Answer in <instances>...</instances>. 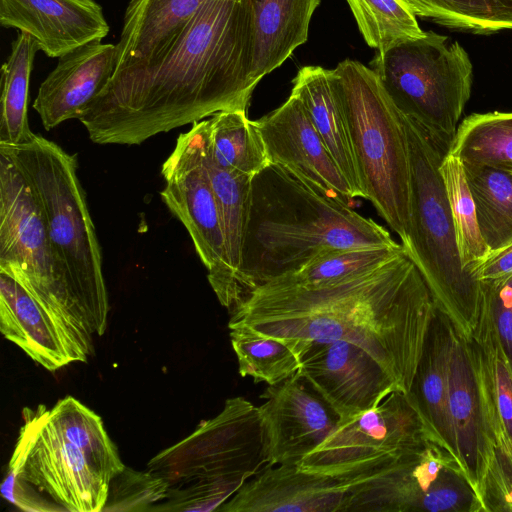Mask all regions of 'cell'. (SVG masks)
Wrapping results in <instances>:
<instances>
[{
	"mask_svg": "<svg viewBox=\"0 0 512 512\" xmlns=\"http://www.w3.org/2000/svg\"><path fill=\"white\" fill-rule=\"evenodd\" d=\"M291 93L303 104L313 126L357 197H364L333 70L304 66Z\"/></svg>",
	"mask_w": 512,
	"mask_h": 512,
	"instance_id": "cb8c5ba5",
	"label": "cell"
},
{
	"mask_svg": "<svg viewBox=\"0 0 512 512\" xmlns=\"http://www.w3.org/2000/svg\"><path fill=\"white\" fill-rule=\"evenodd\" d=\"M439 170L444 181L461 262L470 274L486 258L490 249L479 229L475 203L462 161L447 153Z\"/></svg>",
	"mask_w": 512,
	"mask_h": 512,
	"instance_id": "836d02e7",
	"label": "cell"
},
{
	"mask_svg": "<svg viewBox=\"0 0 512 512\" xmlns=\"http://www.w3.org/2000/svg\"><path fill=\"white\" fill-rule=\"evenodd\" d=\"M370 68L402 114L450 147L473 79L470 58L457 41L425 32L377 51Z\"/></svg>",
	"mask_w": 512,
	"mask_h": 512,
	"instance_id": "9c48e42d",
	"label": "cell"
},
{
	"mask_svg": "<svg viewBox=\"0 0 512 512\" xmlns=\"http://www.w3.org/2000/svg\"><path fill=\"white\" fill-rule=\"evenodd\" d=\"M403 250L401 244L329 250L300 270L267 284L302 288L326 286L374 269Z\"/></svg>",
	"mask_w": 512,
	"mask_h": 512,
	"instance_id": "d6a6232c",
	"label": "cell"
},
{
	"mask_svg": "<svg viewBox=\"0 0 512 512\" xmlns=\"http://www.w3.org/2000/svg\"><path fill=\"white\" fill-rule=\"evenodd\" d=\"M363 198L409 243L411 172L401 112L374 71L345 59L333 69Z\"/></svg>",
	"mask_w": 512,
	"mask_h": 512,
	"instance_id": "ba28073f",
	"label": "cell"
},
{
	"mask_svg": "<svg viewBox=\"0 0 512 512\" xmlns=\"http://www.w3.org/2000/svg\"><path fill=\"white\" fill-rule=\"evenodd\" d=\"M365 42L383 52L394 44L425 35L404 0H346Z\"/></svg>",
	"mask_w": 512,
	"mask_h": 512,
	"instance_id": "d590c367",
	"label": "cell"
},
{
	"mask_svg": "<svg viewBox=\"0 0 512 512\" xmlns=\"http://www.w3.org/2000/svg\"><path fill=\"white\" fill-rule=\"evenodd\" d=\"M463 165L481 235L490 251L497 250L512 242V174L484 165Z\"/></svg>",
	"mask_w": 512,
	"mask_h": 512,
	"instance_id": "f546056e",
	"label": "cell"
},
{
	"mask_svg": "<svg viewBox=\"0 0 512 512\" xmlns=\"http://www.w3.org/2000/svg\"><path fill=\"white\" fill-rule=\"evenodd\" d=\"M270 163L277 164L326 195L350 205L357 196L292 93L278 108L255 120Z\"/></svg>",
	"mask_w": 512,
	"mask_h": 512,
	"instance_id": "2e32d148",
	"label": "cell"
},
{
	"mask_svg": "<svg viewBox=\"0 0 512 512\" xmlns=\"http://www.w3.org/2000/svg\"><path fill=\"white\" fill-rule=\"evenodd\" d=\"M0 151L18 168L41 210L65 315L91 336H101L110 307L77 155L34 133L18 145L0 144Z\"/></svg>",
	"mask_w": 512,
	"mask_h": 512,
	"instance_id": "5b68a950",
	"label": "cell"
},
{
	"mask_svg": "<svg viewBox=\"0 0 512 512\" xmlns=\"http://www.w3.org/2000/svg\"><path fill=\"white\" fill-rule=\"evenodd\" d=\"M348 494L335 478L297 464L269 466L223 503L220 512H347Z\"/></svg>",
	"mask_w": 512,
	"mask_h": 512,
	"instance_id": "ffe728a7",
	"label": "cell"
},
{
	"mask_svg": "<svg viewBox=\"0 0 512 512\" xmlns=\"http://www.w3.org/2000/svg\"><path fill=\"white\" fill-rule=\"evenodd\" d=\"M450 350L451 323L436 311L408 393L416 401L442 446L459 461L448 403Z\"/></svg>",
	"mask_w": 512,
	"mask_h": 512,
	"instance_id": "484cf974",
	"label": "cell"
},
{
	"mask_svg": "<svg viewBox=\"0 0 512 512\" xmlns=\"http://www.w3.org/2000/svg\"><path fill=\"white\" fill-rule=\"evenodd\" d=\"M341 483L347 512L481 511L459 461L434 440Z\"/></svg>",
	"mask_w": 512,
	"mask_h": 512,
	"instance_id": "30bf717a",
	"label": "cell"
},
{
	"mask_svg": "<svg viewBox=\"0 0 512 512\" xmlns=\"http://www.w3.org/2000/svg\"><path fill=\"white\" fill-rule=\"evenodd\" d=\"M0 331L51 372L86 362L91 352L90 334L4 271H0Z\"/></svg>",
	"mask_w": 512,
	"mask_h": 512,
	"instance_id": "9a60e30c",
	"label": "cell"
},
{
	"mask_svg": "<svg viewBox=\"0 0 512 512\" xmlns=\"http://www.w3.org/2000/svg\"><path fill=\"white\" fill-rule=\"evenodd\" d=\"M477 282L494 281L512 275V242L494 250L470 271Z\"/></svg>",
	"mask_w": 512,
	"mask_h": 512,
	"instance_id": "f35d334b",
	"label": "cell"
},
{
	"mask_svg": "<svg viewBox=\"0 0 512 512\" xmlns=\"http://www.w3.org/2000/svg\"><path fill=\"white\" fill-rule=\"evenodd\" d=\"M22 414L2 497L24 511L101 512L125 468L101 417L72 396Z\"/></svg>",
	"mask_w": 512,
	"mask_h": 512,
	"instance_id": "277c9868",
	"label": "cell"
},
{
	"mask_svg": "<svg viewBox=\"0 0 512 512\" xmlns=\"http://www.w3.org/2000/svg\"><path fill=\"white\" fill-rule=\"evenodd\" d=\"M448 153L463 163L512 174V112L473 113L459 124Z\"/></svg>",
	"mask_w": 512,
	"mask_h": 512,
	"instance_id": "4dcf8cb0",
	"label": "cell"
},
{
	"mask_svg": "<svg viewBox=\"0 0 512 512\" xmlns=\"http://www.w3.org/2000/svg\"><path fill=\"white\" fill-rule=\"evenodd\" d=\"M37 44L31 35L20 32L11 53L1 67L0 144L18 145L33 132L27 119L30 75Z\"/></svg>",
	"mask_w": 512,
	"mask_h": 512,
	"instance_id": "f1b7e54d",
	"label": "cell"
},
{
	"mask_svg": "<svg viewBox=\"0 0 512 512\" xmlns=\"http://www.w3.org/2000/svg\"><path fill=\"white\" fill-rule=\"evenodd\" d=\"M116 69V45L93 41L59 58L41 83L33 108L48 131L79 119Z\"/></svg>",
	"mask_w": 512,
	"mask_h": 512,
	"instance_id": "44dd1931",
	"label": "cell"
},
{
	"mask_svg": "<svg viewBox=\"0 0 512 512\" xmlns=\"http://www.w3.org/2000/svg\"><path fill=\"white\" fill-rule=\"evenodd\" d=\"M228 328L242 377L272 386L300 370L301 361L287 342L264 335L241 322L229 321Z\"/></svg>",
	"mask_w": 512,
	"mask_h": 512,
	"instance_id": "1f68e13d",
	"label": "cell"
},
{
	"mask_svg": "<svg viewBox=\"0 0 512 512\" xmlns=\"http://www.w3.org/2000/svg\"><path fill=\"white\" fill-rule=\"evenodd\" d=\"M206 122L207 151L220 168L253 177L270 164L260 130L248 112L220 111Z\"/></svg>",
	"mask_w": 512,
	"mask_h": 512,
	"instance_id": "4316f807",
	"label": "cell"
},
{
	"mask_svg": "<svg viewBox=\"0 0 512 512\" xmlns=\"http://www.w3.org/2000/svg\"><path fill=\"white\" fill-rule=\"evenodd\" d=\"M0 22L31 35L38 50L51 58L101 41L109 32L94 0H0Z\"/></svg>",
	"mask_w": 512,
	"mask_h": 512,
	"instance_id": "ac0fdd59",
	"label": "cell"
},
{
	"mask_svg": "<svg viewBox=\"0 0 512 512\" xmlns=\"http://www.w3.org/2000/svg\"><path fill=\"white\" fill-rule=\"evenodd\" d=\"M427 440L440 443L414 398L397 390L377 407L338 423L298 467L341 482L382 466Z\"/></svg>",
	"mask_w": 512,
	"mask_h": 512,
	"instance_id": "8fae6325",
	"label": "cell"
},
{
	"mask_svg": "<svg viewBox=\"0 0 512 512\" xmlns=\"http://www.w3.org/2000/svg\"><path fill=\"white\" fill-rule=\"evenodd\" d=\"M448 403L458 459L481 511H485L484 484L498 450L486 432L467 341L452 325Z\"/></svg>",
	"mask_w": 512,
	"mask_h": 512,
	"instance_id": "d6986e66",
	"label": "cell"
},
{
	"mask_svg": "<svg viewBox=\"0 0 512 512\" xmlns=\"http://www.w3.org/2000/svg\"><path fill=\"white\" fill-rule=\"evenodd\" d=\"M397 245L388 230L352 205L270 163L252 178L239 306L258 287L300 270L326 251Z\"/></svg>",
	"mask_w": 512,
	"mask_h": 512,
	"instance_id": "3957f363",
	"label": "cell"
},
{
	"mask_svg": "<svg viewBox=\"0 0 512 512\" xmlns=\"http://www.w3.org/2000/svg\"><path fill=\"white\" fill-rule=\"evenodd\" d=\"M0 271L11 274L33 295L65 315L41 210L22 174L3 151H0Z\"/></svg>",
	"mask_w": 512,
	"mask_h": 512,
	"instance_id": "4fadbf2b",
	"label": "cell"
},
{
	"mask_svg": "<svg viewBox=\"0 0 512 512\" xmlns=\"http://www.w3.org/2000/svg\"><path fill=\"white\" fill-rule=\"evenodd\" d=\"M269 466L258 406L241 396L228 398L215 417L149 461L147 469L168 484L150 512L216 511Z\"/></svg>",
	"mask_w": 512,
	"mask_h": 512,
	"instance_id": "8992f818",
	"label": "cell"
},
{
	"mask_svg": "<svg viewBox=\"0 0 512 512\" xmlns=\"http://www.w3.org/2000/svg\"><path fill=\"white\" fill-rule=\"evenodd\" d=\"M300 374L328 405L338 423L377 407L401 391L366 350L346 341H310L300 354Z\"/></svg>",
	"mask_w": 512,
	"mask_h": 512,
	"instance_id": "5bb4252c",
	"label": "cell"
},
{
	"mask_svg": "<svg viewBox=\"0 0 512 512\" xmlns=\"http://www.w3.org/2000/svg\"><path fill=\"white\" fill-rule=\"evenodd\" d=\"M205 0H131L116 44V69L156 58Z\"/></svg>",
	"mask_w": 512,
	"mask_h": 512,
	"instance_id": "603a6c76",
	"label": "cell"
},
{
	"mask_svg": "<svg viewBox=\"0 0 512 512\" xmlns=\"http://www.w3.org/2000/svg\"><path fill=\"white\" fill-rule=\"evenodd\" d=\"M436 311L425 280L403 250L374 269L330 285L260 286L230 313L229 321L287 342L298 357L310 341L357 345L408 393Z\"/></svg>",
	"mask_w": 512,
	"mask_h": 512,
	"instance_id": "7a4b0ae2",
	"label": "cell"
},
{
	"mask_svg": "<svg viewBox=\"0 0 512 512\" xmlns=\"http://www.w3.org/2000/svg\"><path fill=\"white\" fill-rule=\"evenodd\" d=\"M250 0H205L153 60L114 72L79 117L96 144L139 145L220 111L248 112Z\"/></svg>",
	"mask_w": 512,
	"mask_h": 512,
	"instance_id": "6da1fadb",
	"label": "cell"
},
{
	"mask_svg": "<svg viewBox=\"0 0 512 512\" xmlns=\"http://www.w3.org/2000/svg\"><path fill=\"white\" fill-rule=\"evenodd\" d=\"M479 287L512 361V275L500 280L479 282Z\"/></svg>",
	"mask_w": 512,
	"mask_h": 512,
	"instance_id": "74e56055",
	"label": "cell"
},
{
	"mask_svg": "<svg viewBox=\"0 0 512 512\" xmlns=\"http://www.w3.org/2000/svg\"><path fill=\"white\" fill-rule=\"evenodd\" d=\"M258 406L271 465L299 464L336 428L338 418L298 371L268 386Z\"/></svg>",
	"mask_w": 512,
	"mask_h": 512,
	"instance_id": "e0dca14e",
	"label": "cell"
},
{
	"mask_svg": "<svg viewBox=\"0 0 512 512\" xmlns=\"http://www.w3.org/2000/svg\"><path fill=\"white\" fill-rule=\"evenodd\" d=\"M466 341L487 434L512 464V361L481 292L477 325Z\"/></svg>",
	"mask_w": 512,
	"mask_h": 512,
	"instance_id": "7402d4cb",
	"label": "cell"
},
{
	"mask_svg": "<svg viewBox=\"0 0 512 512\" xmlns=\"http://www.w3.org/2000/svg\"><path fill=\"white\" fill-rule=\"evenodd\" d=\"M416 16L451 28L490 34L512 29V0H404Z\"/></svg>",
	"mask_w": 512,
	"mask_h": 512,
	"instance_id": "e575fe53",
	"label": "cell"
},
{
	"mask_svg": "<svg viewBox=\"0 0 512 512\" xmlns=\"http://www.w3.org/2000/svg\"><path fill=\"white\" fill-rule=\"evenodd\" d=\"M205 131L206 119H203L179 135L161 168L165 186L160 196L187 229L208 271L210 286L228 310L231 274L218 203L204 159Z\"/></svg>",
	"mask_w": 512,
	"mask_h": 512,
	"instance_id": "7c38bea8",
	"label": "cell"
},
{
	"mask_svg": "<svg viewBox=\"0 0 512 512\" xmlns=\"http://www.w3.org/2000/svg\"><path fill=\"white\" fill-rule=\"evenodd\" d=\"M402 119L411 172L410 235L404 250L425 280L437 311L469 339L478 321L480 288L462 265L439 170L449 147L413 119L404 114Z\"/></svg>",
	"mask_w": 512,
	"mask_h": 512,
	"instance_id": "52a82bcc",
	"label": "cell"
},
{
	"mask_svg": "<svg viewBox=\"0 0 512 512\" xmlns=\"http://www.w3.org/2000/svg\"><path fill=\"white\" fill-rule=\"evenodd\" d=\"M204 159L221 217L232 282L228 311L232 313L240 303L238 274L248 225L253 177L228 171L217 166L207 151L206 131Z\"/></svg>",
	"mask_w": 512,
	"mask_h": 512,
	"instance_id": "83f0119b",
	"label": "cell"
},
{
	"mask_svg": "<svg viewBox=\"0 0 512 512\" xmlns=\"http://www.w3.org/2000/svg\"><path fill=\"white\" fill-rule=\"evenodd\" d=\"M167 489V482L148 469L136 471L125 466L111 480L102 511L150 512L154 505L165 498Z\"/></svg>",
	"mask_w": 512,
	"mask_h": 512,
	"instance_id": "8d00e7d4",
	"label": "cell"
},
{
	"mask_svg": "<svg viewBox=\"0 0 512 512\" xmlns=\"http://www.w3.org/2000/svg\"><path fill=\"white\" fill-rule=\"evenodd\" d=\"M320 0H250L253 18L252 82L259 81L305 43Z\"/></svg>",
	"mask_w": 512,
	"mask_h": 512,
	"instance_id": "d4e9b609",
	"label": "cell"
}]
</instances>
